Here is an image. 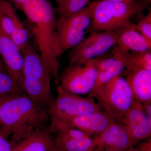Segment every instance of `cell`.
I'll use <instances>...</instances> for the list:
<instances>
[{
  "label": "cell",
  "instance_id": "6",
  "mask_svg": "<svg viewBox=\"0 0 151 151\" xmlns=\"http://www.w3.org/2000/svg\"><path fill=\"white\" fill-rule=\"evenodd\" d=\"M92 11L90 2L78 12L57 19V31L63 51L73 48L83 40L91 24Z\"/></svg>",
  "mask_w": 151,
  "mask_h": 151
},
{
  "label": "cell",
  "instance_id": "30",
  "mask_svg": "<svg viewBox=\"0 0 151 151\" xmlns=\"http://www.w3.org/2000/svg\"><path fill=\"white\" fill-rule=\"evenodd\" d=\"M55 140V139H54ZM49 151H65L63 149L58 145L55 141V143Z\"/></svg>",
  "mask_w": 151,
  "mask_h": 151
},
{
  "label": "cell",
  "instance_id": "2",
  "mask_svg": "<svg viewBox=\"0 0 151 151\" xmlns=\"http://www.w3.org/2000/svg\"><path fill=\"white\" fill-rule=\"evenodd\" d=\"M48 110L33 103L24 93L0 94V133L12 135L13 145L46 128Z\"/></svg>",
  "mask_w": 151,
  "mask_h": 151
},
{
  "label": "cell",
  "instance_id": "8",
  "mask_svg": "<svg viewBox=\"0 0 151 151\" xmlns=\"http://www.w3.org/2000/svg\"><path fill=\"white\" fill-rule=\"evenodd\" d=\"M121 30L89 33L69 52V65L97 58L113 48L118 41Z\"/></svg>",
  "mask_w": 151,
  "mask_h": 151
},
{
  "label": "cell",
  "instance_id": "20",
  "mask_svg": "<svg viewBox=\"0 0 151 151\" xmlns=\"http://www.w3.org/2000/svg\"><path fill=\"white\" fill-rule=\"evenodd\" d=\"M55 141L65 151H94L97 143L93 137L85 139H72L57 134Z\"/></svg>",
  "mask_w": 151,
  "mask_h": 151
},
{
  "label": "cell",
  "instance_id": "26",
  "mask_svg": "<svg viewBox=\"0 0 151 151\" xmlns=\"http://www.w3.org/2000/svg\"><path fill=\"white\" fill-rule=\"evenodd\" d=\"M13 144L8 140V137L0 133V151H12Z\"/></svg>",
  "mask_w": 151,
  "mask_h": 151
},
{
  "label": "cell",
  "instance_id": "31",
  "mask_svg": "<svg viewBox=\"0 0 151 151\" xmlns=\"http://www.w3.org/2000/svg\"><path fill=\"white\" fill-rule=\"evenodd\" d=\"M0 71L4 72V73H7L6 70V68L5 67L4 64L2 60L1 57H0Z\"/></svg>",
  "mask_w": 151,
  "mask_h": 151
},
{
  "label": "cell",
  "instance_id": "19",
  "mask_svg": "<svg viewBox=\"0 0 151 151\" xmlns=\"http://www.w3.org/2000/svg\"><path fill=\"white\" fill-rule=\"evenodd\" d=\"M116 60L114 64L107 70L98 72L94 88L88 94L89 97L95 98L105 84L117 76L122 74L125 68V60L123 53H116Z\"/></svg>",
  "mask_w": 151,
  "mask_h": 151
},
{
  "label": "cell",
  "instance_id": "23",
  "mask_svg": "<svg viewBox=\"0 0 151 151\" xmlns=\"http://www.w3.org/2000/svg\"><path fill=\"white\" fill-rule=\"evenodd\" d=\"M23 93L17 83L7 73L0 71V94Z\"/></svg>",
  "mask_w": 151,
  "mask_h": 151
},
{
  "label": "cell",
  "instance_id": "1",
  "mask_svg": "<svg viewBox=\"0 0 151 151\" xmlns=\"http://www.w3.org/2000/svg\"><path fill=\"white\" fill-rule=\"evenodd\" d=\"M20 10L25 15L28 29L47 71L58 82V59L64 52L57 31L55 9L47 0H28Z\"/></svg>",
  "mask_w": 151,
  "mask_h": 151
},
{
  "label": "cell",
  "instance_id": "29",
  "mask_svg": "<svg viewBox=\"0 0 151 151\" xmlns=\"http://www.w3.org/2000/svg\"><path fill=\"white\" fill-rule=\"evenodd\" d=\"M28 0H9L10 2L13 3L16 8L20 10L25 3Z\"/></svg>",
  "mask_w": 151,
  "mask_h": 151
},
{
  "label": "cell",
  "instance_id": "13",
  "mask_svg": "<svg viewBox=\"0 0 151 151\" xmlns=\"http://www.w3.org/2000/svg\"><path fill=\"white\" fill-rule=\"evenodd\" d=\"M20 50L23 60L22 76L40 81L51 87L52 77L40 54L29 42Z\"/></svg>",
  "mask_w": 151,
  "mask_h": 151
},
{
  "label": "cell",
  "instance_id": "14",
  "mask_svg": "<svg viewBox=\"0 0 151 151\" xmlns=\"http://www.w3.org/2000/svg\"><path fill=\"white\" fill-rule=\"evenodd\" d=\"M112 55L129 52H144L151 50V45L132 23L121 30L116 45L112 48Z\"/></svg>",
  "mask_w": 151,
  "mask_h": 151
},
{
  "label": "cell",
  "instance_id": "15",
  "mask_svg": "<svg viewBox=\"0 0 151 151\" xmlns=\"http://www.w3.org/2000/svg\"><path fill=\"white\" fill-rule=\"evenodd\" d=\"M20 89L40 108L48 110L53 102L50 87L42 82L22 76L17 83Z\"/></svg>",
  "mask_w": 151,
  "mask_h": 151
},
{
  "label": "cell",
  "instance_id": "10",
  "mask_svg": "<svg viewBox=\"0 0 151 151\" xmlns=\"http://www.w3.org/2000/svg\"><path fill=\"white\" fill-rule=\"evenodd\" d=\"M50 121L59 122L92 136L102 133L111 124L117 121L113 116L103 110L72 117L61 122Z\"/></svg>",
  "mask_w": 151,
  "mask_h": 151
},
{
  "label": "cell",
  "instance_id": "34",
  "mask_svg": "<svg viewBox=\"0 0 151 151\" xmlns=\"http://www.w3.org/2000/svg\"><path fill=\"white\" fill-rule=\"evenodd\" d=\"M124 151H139L136 148V147H131L129 148L127 150Z\"/></svg>",
  "mask_w": 151,
  "mask_h": 151
},
{
  "label": "cell",
  "instance_id": "28",
  "mask_svg": "<svg viewBox=\"0 0 151 151\" xmlns=\"http://www.w3.org/2000/svg\"><path fill=\"white\" fill-rule=\"evenodd\" d=\"M142 106L143 111L149 119L151 120V102L142 104Z\"/></svg>",
  "mask_w": 151,
  "mask_h": 151
},
{
  "label": "cell",
  "instance_id": "21",
  "mask_svg": "<svg viewBox=\"0 0 151 151\" xmlns=\"http://www.w3.org/2000/svg\"><path fill=\"white\" fill-rule=\"evenodd\" d=\"M122 53L125 58V71L139 69L151 71V50L144 52H129Z\"/></svg>",
  "mask_w": 151,
  "mask_h": 151
},
{
  "label": "cell",
  "instance_id": "33",
  "mask_svg": "<svg viewBox=\"0 0 151 151\" xmlns=\"http://www.w3.org/2000/svg\"><path fill=\"white\" fill-rule=\"evenodd\" d=\"M98 1H112L121 2H132L136 0H98Z\"/></svg>",
  "mask_w": 151,
  "mask_h": 151
},
{
  "label": "cell",
  "instance_id": "7",
  "mask_svg": "<svg viewBox=\"0 0 151 151\" xmlns=\"http://www.w3.org/2000/svg\"><path fill=\"white\" fill-rule=\"evenodd\" d=\"M98 60L97 58L83 63L68 65L59 75L60 86L71 94H89L97 78Z\"/></svg>",
  "mask_w": 151,
  "mask_h": 151
},
{
  "label": "cell",
  "instance_id": "27",
  "mask_svg": "<svg viewBox=\"0 0 151 151\" xmlns=\"http://www.w3.org/2000/svg\"><path fill=\"white\" fill-rule=\"evenodd\" d=\"M135 146L139 151H151V137L146 140L139 142Z\"/></svg>",
  "mask_w": 151,
  "mask_h": 151
},
{
  "label": "cell",
  "instance_id": "16",
  "mask_svg": "<svg viewBox=\"0 0 151 151\" xmlns=\"http://www.w3.org/2000/svg\"><path fill=\"white\" fill-rule=\"evenodd\" d=\"M123 76L129 85L135 101L141 104L151 102V71L139 69L125 71Z\"/></svg>",
  "mask_w": 151,
  "mask_h": 151
},
{
  "label": "cell",
  "instance_id": "25",
  "mask_svg": "<svg viewBox=\"0 0 151 151\" xmlns=\"http://www.w3.org/2000/svg\"><path fill=\"white\" fill-rule=\"evenodd\" d=\"M116 60V57L114 55L103 58H98L97 63L98 72L107 70L110 68L114 64Z\"/></svg>",
  "mask_w": 151,
  "mask_h": 151
},
{
  "label": "cell",
  "instance_id": "11",
  "mask_svg": "<svg viewBox=\"0 0 151 151\" xmlns=\"http://www.w3.org/2000/svg\"><path fill=\"white\" fill-rule=\"evenodd\" d=\"M97 148L103 151H124L134 147L122 122L116 121L102 133L93 136Z\"/></svg>",
  "mask_w": 151,
  "mask_h": 151
},
{
  "label": "cell",
  "instance_id": "17",
  "mask_svg": "<svg viewBox=\"0 0 151 151\" xmlns=\"http://www.w3.org/2000/svg\"><path fill=\"white\" fill-rule=\"evenodd\" d=\"M47 128L36 131L14 144L12 151H49L55 143Z\"/></svg>",
  "mask_w": 151,
  "mask_h": 151
},
{
  "label": "cell",
  "instance_id": "3",
  "mask_svg": "<svg viewBox=\"0 0 151 151\" xmlns=\"http://www.w3.org/2000/svg\"><path fill=\"white\" fill-rule=\"evenodd\" d=\"M91 2L93 6L92 19L86 33L123 29L131 24L133 16L145 8L137 0L132 2L98 0Z\"/></svg>",
  "mask_w": 151,
  "mask_h": 151
},
{
  "label": "cell",
  "instance_id": "22",
  "mask_svg": "<svg viewBox=\"0 0 151 151\" xmlns=\"http://www.w3.org/2000/svg\"><path fill=\"white\" fill-rule=\"evenodd\" d=\"M56 13L60 17L69 15L78 12L89 4V0H54Z\"/></svg>",
  "mask_w": 151,
  "mask_h": 151
},
{
  "label": "cell",
  "instance_id": "12",
  "mask_svg": "<svg viewBox=\"0 0 151 151\" xmlns=\"http://www.w3.org/2000/svg\"><path fill=\"white\" fill-rule=\"evenodd\" d=\"M0 57L9 76L16 83L22 76L23 60L20 49L0 27Z\"/></svg>",
  "mask_w": 151,
  "mask_h": 151
},
{
  "label": "cell",
  "instance_id": "32",
  "mask_svg": "<svg viewBox=\"0 0 151 151\" xmlns=\"http://www.w3.org/2000/svg\"><path fill=\"white\" fill-rule=\"evenodd\" d=\"M140 2L145 6V7L151 4V0H139Z\"/></svg>",
  "mask_w": 151,
  "mask_h": 151
},
{
  "label": "cell",
  "instance_id": "24",
  "mask_svg": "<svg viewBox=\"0 0 151 151\" xmlns=\"http://www.w3.org/2000/svg\"><path fill=\"white\" fill-rule=\"evenodd\" d=\"M137 29L151 45V10L142 18L136 25Z\"/></svg>",
  "mask_w": 151,
  "mask_h": 151
},
{
  "label": "cell",
  "instance_id": "4",
  "mask_svg": "<svg viewBox=\"0 0 151 151\" xmlns=\"http://www.w3.org/2000/svg\"><path fill=\"white\" fill-rule=\"evenodd\" d=\"M95 99L103 110L119 122L135 101L131 87L122 74L108 81Z\"/></svg>",
  "mask_w": 151,
  "mask_h": 151
},
{
  "label": "cell",
  "instance_id": "9",
  "mask_svg": "<svg viewBox=\"0 0 151 151\" xmlns=\"http://www.w3.org/2000/svg\"><path fill=\"white\" fill-rule=\"evenodd\" d=\"M121 122L131 138L133 146L150 137L151 120L143 111L142 104L135 101L124 114Z\"/></svg>",
  "mask_w": 151,
  "mask_h": 151
},
{
  "label": "cell",
  "instance_id": "35",
  "mask_svg": "<svg viewBox=\"0 0 151 151\" xmlns=\"http://www.w3.org/2000/svg\"><path fill=\"white\" fill-rule=\"evenodd\" d=\"M94 151H103L101 150H100V149L97 148H96V149H95V150H94Z\"/></svg>",
  "mask_w": 151,
  "mask_h": 151
},
{
  "label": "cell",
  "instance_id": "5",
  "mask_svg": "<svg viewBox=\"0 0 151 151\" xmlns=\"http://www.w3.org/2000/svg\"><path fill=\"white\" fill-rule=\"evenodd\" d=\"M57 96L48 109L50 120L66 119L103 110L102 106L92 97H80L63 90L58 84Z\"/></svg>",
  "mask_w": 151,
  "mask_h": 151
},
{
  "label": "cell",
  "instance_id": "18",
  "mask_svg": "<svg viewBox=\"0 0 151 151\" xmlns=\"http://www.w3.org/2000/svg\"><path fill=\"white\" fill-rule=\"evenodd\" d=\"M0 27L10 37L14 32L26 28L19 19L14 7L6 0H0Z\"/></svg>",
  "mask_w": 151,
  "mask_h": 151
}]
</instances>
